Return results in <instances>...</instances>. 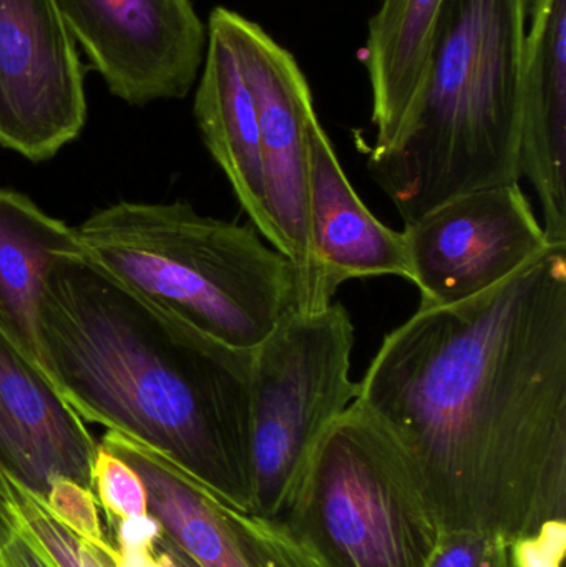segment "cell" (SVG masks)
Instances as JSON below:
<instances>
[{
	"label": "cell",
	"instance_id": "cell-1",
	"mask_svg": "<svg viewBox=\"0 0 566 567\" xmlns=\"http://www.w3.org/2000/svg\"><path fill=\"white\" fill-rule=\"evenodd\" d=\"M358 402L421 468L444 529L517 542L566 515V243L382 340Z\"/></svg>",
	"mask_w": 566,
	"mask_h": 567
},
{
	"label": "cell",
	"instance_id": "cell-2",
	"mask_svg": "<svg viewBox=\"0 0 566 567\" xmlns=\"http://www.w3.org/2000/svg\"><path fill=\"white\" fill-rule=\"evenodd\" d=\"M39 339L45 372L83 422L146 446L248 512L251 350L199 332L89 256L50 272Z\"/></svg>",
	"mask_w": 566,
	"mask_h": 567
},
{
	"label": "cell",
	"instance_id": "cell-3",
	"mask_svg": "<svg viewBox=\"0 0 566 567\" xmlns=\"http://www.w3.org/2000/svg\"><path fill=\"white\" fill-rule=\"evenodd\" d=\"M531 0H444L424 83L395 142L369 153L404 225L455 196L522 178V76Z\"/></svg>",
	"mask_w": 566,
	"mask_h": 567
},
{
	"label": "cell",
	"instance_id": "cell-4",
	"mask_svg": "<svg viewBox=\"0 0 566 567\" xmlns=\"http://www.w3.org/2000/svg\"><path fill=\"white\" fill-rule=\"evenodd\" d=\"M75 229L103 271L235 349H255L296 309L295 268L253 225L199 215L186 202H119Z\"/></svg>",
	"mask_w": 566,
	"mask_h": 567
},
{
	"label": "cell",
	"instance_id": "cell-5",
	"mask_svg": "<svg viewBox=\"0 0 566 567\" xmlns=\"http://www.w3.org/2000/svg\"><path fill=\"white\" fill-rule=\"evenodd\" d=\"M278 519L328 567H428L444 532L418 463L359 402L312 443Z\"/></svg>",
	"mask_w": 566,
	"mask_h": 567
},
{
	"label": "cell",
	"instance_id": "cell-6",
	"mask_svg": "<svg viewBox=\"0 0 566 567\" xmlns=\"http://www.w3.org/2000/svg\"><path fill=\"white\" fill-rule=\"evenodd\" d=\"M354 323L341 303L292 309L251 349L253 515L278 519L296 473L312 443L352 403L361 385L351 379Z\"/></svg>",
	"mask_w": 566,
	"mask_h": 567
},
{
	"label": "cell",
	"instance_id": "cell-7",
	"mask_svg": "<svg viewBox=\"0 0 566 567\" xmlns=\"http://www.w3.org/2000/svg\"><path fill=\"white\" fill-rule=\"evenodd\" d=\"M246 83L255 102L269 213L281 255L295 268L296 309L331 306L309 226L306 122L315 113L308 80L295 56L259 23L223 7Z\"/></svg>",
	"mask_w": 566,
	"mask_h": 567
},
{
	"label": "cell",
	"instance_id": "cell-8",
	"mask_svg": "<svg viewBox=\"0 0 566 567\" xmlns=\"http://www.w3.org/2000/svg\"><path fill=\"white\" fill-rule=\"evenodd\" d=\"M402 235L419 309L478 296L552 245L518 183L455 196L404 225Z\"/></svg>",
	"mask_w": 566,
	"mask_h": 567
},
{
	"label": "cell",
	"instance_id": "cell-9",
	"mask_svg": "<svg viewBox=\"0 0 566 567\" xmlns=\"http://www.w3.org/2000/svg\"><path fill=\"white\" fill-rule=\"evenodd\" d=\"M85 122V72L59 0H0V146L45 162Z\"/></svg>",
	"mask_w": 566,
	"mask_h": 567
},
{
	"label": "cell",
	"instance_id": "cell-10",
	"mask_svg": "<svg viewBox=\"0 0 566 567\" xmlns=\"http://www.w3.org/2000/svg\"><path fill=\"white\" fill-rule=\"evenodd\" d=\"M59 6L116 99L143 106L192 92L208 30L189 0H59Z\"/></svg>",
	"mask_w": 566,
	"mask_h": 567
},
{
	"label": "cell",
	"instance_id": "cell-11",
	"mask_svg": "<svg viewBox=\"0 0 566 567\" xmlns=\"http://www.w3.org/2000/svg\"><path fill=\"white\" fill-rule=\"evenodd\" d=\"M96 450L89 426L49 373L0 327V468L42 498L56 478L73 480L93 492ZM13 528L0 498V539Z\"/></svg>",
	"mask_w": 566,
	"mask_h": 567
},
{
	"label": "cell",
	"instance_id": "cell-12",
	"mask_svg": "<svg viewBox=\"0 0 566 567\" xmlns=\"http://www.w3.org/2000/svg\"><path fill=\"white\" fill-rule=\"evenodd\" d=\"M306 162L312 248L328 296L332 299L351 279L398 276L412 281L404 235L379 221L361 202L316 112L306 122Z\"/></svg>",
	"mask_w": 566,
	"mask_h": 567
},
{
	"label": "cell",
	"instance_id": "cell-13",
	"mask_svg": "<svg viewBox=\"0 0 566 567\" xmlns=\"http://www.w3.org/2000/svg\"><path fill=\"white\" fill-rule=\"evenodd\" d=\"M518 172L541 198L548 243H566V0H531Z\"/></svg>",
	"mask_w": 566,
	"mask_h": 567
},
{
	"label": "cell",
	"instance_id": "cell-14",
	"mask_svg": "<svg viewBox=\"0 0 566 567\" xmlns=\"http://www.w3.org/2000/svg\"><path fill=\"white\" fill-rule=\"evenodd\" d=\"M202 79L196 89V125L243 212L259 235L281 252V238L269 213L255 102L246 83L223 7L209 13Z\"/></svg>",
	"mask_w": 566,
	"mask_h": 567
},
{
	"label": "cell",
	"instance_id": "cell-15",
	"mask_svg": "<svg viewBox=\"0 0 566 567\" xmlns=\"http://www.w3.org/2000/svg\"><path fill=\"white\" fill-rule=\"evenodd\" d=\"M86 256L76 229L0 186V327L40 369L39 306L56 262Z\"/></svg>",
	"mask_w": 566,
	"mask_h": 567
},
{
	"label": "cell",
	"instance_id": "cell-16",
	"mask_svg": "<svg viewBox=\"0 0 566 567\" xmlns=\"http://www.w3.org/2000/svg\"><path fill=\"white\" fill-rule=\"evenodd\" d=\"M442 3L444 0H382L369 20L366 66L375 126V143L369 153L388 150L414 110Z\"/></svg>",
	"mask_w": 566,
	"mask_h": 567
},
{
	"label": "cell",
	"instance_id": "cell-17",
	"mask_svg": "<svg viewBox=\"0 0 566 567\" xmlns=\"http://www.w3.org/2000/svg\"><path fill=\"white\" fill-rule=\"evenodd\" d=\"M100 445L138 473L148 515L196 566L249 567L212 493L158 453L112 430H106Z\"/></svg>",
	"mask_w": 566,
	"mask_h": 567
},
{
	"label": "cell",
	"instance_id": "cell-18",
	"mask_svg": "<svg viewBox=\"0 0 566 567\" xmlns=\"http://www.w3.org/2000/svg\"><path fill=\"white\" fill-rule=\"evenodd\" d=\"M0 498L17 528L52 567H115V548H102L66 528L50 512L45 498L0 468Z\"/></svg>",
	"mask_w": 566,
	"mask_h": 567
},
{
	"label": "cell",
	"instance_id": "cell-19",
	"mask_svg": "<svg viewBox=\"0 0 566 567\" xmlns=\"http://www.w3.org/2000/svg\"><path fill=\"white\" fill-rule=\"evenodd\" d=\"M219 512L249 567H328L285 522L218 502Z\"/></svg>",
	"mask_w": 566,
	"mask_h": 567
},
{
	"label": "cell",
	"instance_id": "cell-20",
	"mask_svg": "<svg viewBox=\"0 0 566 567\" xmlns=\"http://www.w3.org/2000/svg\"><path fill=\"white\" fill-rule=\"evenodd\" d=\"M92 483L109 523L148 515V498L138 473L100 443L93 460Z\"/></svg>",
	"mask_w": 566,
	"mask_h": 567
},
{
	"label": "cell",
	"instance_id": "cell-21",
	"mask_svg": "<svg viewBox=\"0 0 566 567\" xmlns=\"http://www.w3.org/2000/svg\"><path fill=\"white\" fill-rule=\"evenodd\" d=\"M512 545L497 533L444 529L428 567H514Z\"/></svg>",
	"mask_w": 566,
	"mask_h": 567
},
{
	"label": "cell",
	"instance_id": "cell-22",
	"mask_svg": "<svg viewBox=\"0 0 566 567\" xmlns=\"http://www.w3.org/2000/svg\"><path fill=\"white\" fill-rule=\"evenodd\" d=\"M47 506L62 525L93 545L109 548L99 515L95 493L69 478L53 480L45 496Z\"/></svg>",
	"mask_w": 566,
	"mask_h": 567
},
{
	"label": "cell",
	"instance_id": "cell-23",
	"mask_svg": "<svg viewBox=\"0 0 566 567\" xmlns=\"http://www.w3.org/2000/svg\"><path fill=\"white\" fill-rule=\"evenodd\" d=\"M565 553V519H548L537 532L512 545L514 567H562Z\"/></svg>",
	"mask_w": 566,
	"mask_h": 567
},
{
	"label": "cell",
	"instance_id": "cell-24",
	"mask_svg": "<svg viewBox=\"0 0 566 567\" xmlns=\"http://www.w3.org/2000/svg\"><path fill=\"white\" fill-rule=\"evenodd\" d=\"M0 567H52V565L16 526L9 535L0 539Z\"/></svg>",
	"mask_w": 566,
	"mask_h": 567
},
{
	"label": "cell",
	"instance_id": "cell-25",
	"mask_svg": "<svg viewBox=\"0 0 566 567\" xmlns=\"http://www.w3.org/2000/svg\"><path fill=\"white\" fill-rule=\"evenodd\" d=\"M156 545H158V548L168 556L173 567H198L188 558V556L185 555V553L182 551V549L178 548V546L175 545V543L169 542L165 535L159 536Z\"/></svg>",
	"mask_w": 566,
	"mask_h": 567
},
{
	"label": "cell",
	"instance_id": "cell-26",
	"mask_svg": "<svg viewBox=\"0 0 566 567\" xmlns=\"http://www.w3.org/2000/svg\"><path fill=\"white\" fill-rule=\"evenodd\" d=\"M158 546V545H156ZM159 551V565L158 567H173L172 561H169L168 556L158 548Z\"/></svg>",
	"mask_w": 566,
	"mask_h": 567
}]
</instances>
